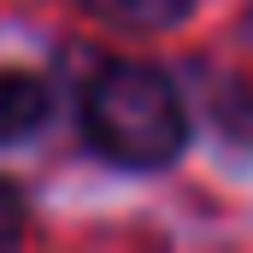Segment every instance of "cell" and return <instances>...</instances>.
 Returning <instances> with one entry per match:
<instances>
[{
	"mask_svg": "<svg viewBox=\"0 0 253 253\" xmlns=\"http://www.w3.org/2000/svg\"><path fill=\"white\" fill-rule=\"evenodd\" d=\"M83 129L118 165H171L189 141L177 88L153 65H106L83 88Z\"/></svg>",
	"mask_w": 253,
	"mask_h": 253,
	"instance_id": "6da1fadb",
	"label": "cell"
},
{
	"mask_svg": "<svg viewBox=\"0 0 253 253\" xmlns=\"http://www.w3.org/2000/svg\"><path fill=\"white\" fill-rule=\"evenodd\" d=\"M47 118V83L0 71V141H18Z\"/></svg>",
	"mask_w": 253,
	"mask_h": 253,
	"instance_id": "7a4b0ae2",
	"label": "cell"
},
{
	"mask_svg": "<svg viewBox=\"0 0 253 253\" xmlns=\"http://www.w3.org/2000/svg\"><path fill=\"white\" fill-rule=\"evenodd\" d=\"M83 12L94 18H112V24H129V30H165V24H183L194 0H77Z\"/></svg>",
	"mask_w": 253,
	"mask_h": 253,
	"instance_id": "3957f363",
	"label": "cell"
},
{
	"mask_svg": "<svg viewBox=\"0 0 253 253\" xmlns=\"http://www.w3.org/2000/svg\"><path fill=\"white\" fill-rule=\"evenodd\" d=\"M18 236H24V194L12 183H0V248L18 242Z\"/></svg>",
	"mask_w": 253,
	"mask_h": 253,
	"instance_id": "277c9868",
	"label": "cell"
}]
</instances>
